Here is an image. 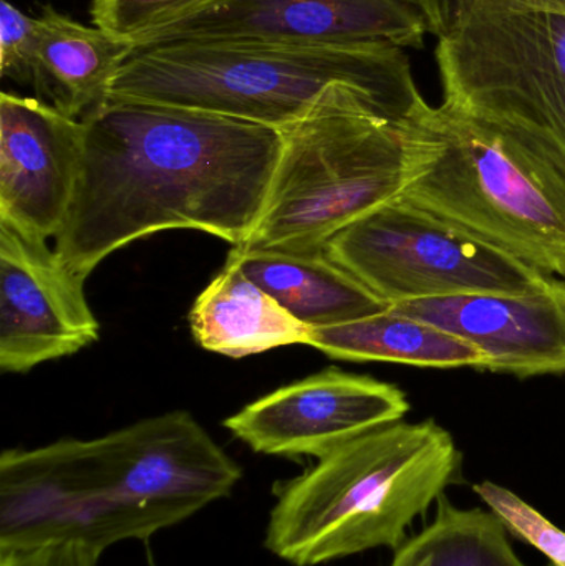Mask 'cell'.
Masks as SVG:
<instances>
[{
	"instance_id": "3957f363",
	"label": "cell",
	"mask_w": 565,
	"mask_h": 566,
	"mask_svg": "<svg viewBox=\"0 0 565 566\" xmlns=\"http://www.w3.org/2000/svg\"><path fill=\"white\" fill-rule=\"evenodd\" d=\"M342 86L360 90L417 122L431 106L405 49L254 42H175L136 50L108 98L155 103L282 129L301 122Z\"/></svg>"
},
{
	"instance_id": "7c38bea8",
	"label": "cell",
	"mask_w": 565,
	"mask_h": 566,
	"mask_svg": "<svg viewBox=\"0 0 565 566\" xmlns=\"http://www.w3.org/2000/svg\"><path fill=\"white\" fill-rule=\"evenodd\" d=\"M83 123L50 103L0 95V224L49 241L65 226L83 161Z\"/></svg>"
},
{
	"instance_id": "ffe728a7",
	"label": "cell",
	"mask_w": 565,
	"mask_h": 566,
	"mask_svg": "<svg viewBox=\"0 0 565 566\" xmlns=\"http://www.w3.org/2000/svg\"><path fill=\"white\" fill-rule=\"evenodd\" d=\"M211 2L216 0H93L90 15L98 29L133 40Z\"/></svg>"
},
{
	"instance_id": "2e32d148",
	"label": "cell",
	"mask_w": 565,
	"mask_h": 566,
	"mask_svg": "<svg viewBox=\"0 0 565 566\" xmlns=\"http://www.w3.org/2000/svg\"><path fill=\"white\" fill-rule=\"evenodd\" d=\"M36 22L45 98L70 118L82 119L106 102L116 73L135 53V43L75 22L49 6Z\"/></svg>"
},
{
	"instance_id": "5bb4252c",
	"label": "cell",
	"mask_w": 565,
	"mask_h": 566,
	"mask_svg": "<svg viewBox=\"0 0 565 566\" xmlns=\"http://www.w3.org/2000/svg\"><path fill=\"white\" fill-rule=\"evenodd\" d=\"M228 259L312 329L344 325L388 308L325 251L232 248Z\"/></svg>"
},
{
	"instance_id": "ba28073f",
	"label": "cell",
	"mask_w": 565,
	"mask_h": 566,
	"mask_svg": "<svg viewBox=\"0 0 565 566\" xmlns=\"http://www.w3.org/2000/svg\"><path fill=\"white\" fill-rule=\"evenodd\" d=\"M325 252L388 306L464 293H536L561 282L404 198L352 222Z\"/></svg>"
},
{
	"instance_id": "603a6c76",
	"label": "cell",
	"mask_w": 565,
	"mask_h": 566,
	"mask_svg": "<svg viewBox=\"0 0 565 566\" xmlns=\"http://www.w3.org/2000/svg\"><path fill=\"white\" fill-rule=\"evenodd\" d=\"M547 566H554V565H553V564H551V565H547Z\"/></svg>"
},
{
	"instance_id": "52a82bcc",
	"label": "cell",
	"mask_w": 565,
	"mask_h": 566,
	"mask_svg": "<svg viewBox=\"0 0 565 566\" xmlns=\"http://www.w3.org/2000/svg\"><path fill=\"white\" fill-rule=\"evenodd\" d=\"M438 39L443 105L523 136L565 165V13H425Z\"/></svg>"
},
{
	"instance_id": "8fae6325",
	"label": "cell",
	"mask_w": 565,
	"mask_h": 566,
	"mask_svg": "<svg viewBox=\"0 0 565 566\" xmlns=\"http://www.w3.org/2000/svg\"><path fill=\"white\" fill-rule=\"evenodd\" d=\"M85 279L46 241L0 224V369L23 375L98 339Z\"/></svg>"
},
{
	"instance_id": "9a60e30c",
	"label": "cell",
	"mask_w": 565,
	"mask_h": 566,
	"mask_svg": "<svg viewBox=\"0 0 565 566\" xmlns=\"http://www.w3.org/2000/svg\"><path fill=\"white\" fill-rule=\"evenodd\" d=\"M189 326L202 349L236 359L282 346H308L312 336L311 326L294 318L229 259L195 300Z\"/></svg>"
},
{
	"instance_id": "4fadbf2b",
	"label": "cell",
	"mask_w": 565,
	"mask_h": 566,
	"mask_svg": "<svg viewBox=\"0 0 565 566\" xmlns=\"http://www.w3.org/2000/svg\"><path fill=\"white\" fill-rule=\"evenodd\" d=\"M460 336L484 371L517 378L565 373V282L536 293H464L391 305Z\"/></svg>"
},
{
	"instance_id": "277c9868",
	"label": "cell",
	"mask_w": 565,
	"mask_h": 566,
	"mask_svg": "<svg viewBox=\"0 0 565 566\" xmlns=\"http://www.w3.org/2000/svg\"><path fill=\"white\" fill-rule=\"evenodd\" d=\"M428 113L410 122L360 90L332 92L281 129L264 209L241 248L325 251L352 222L401 198L433 155Z\"/></svg>"
},
{
	"instance_id": "30bf717a",
	"label": "cell",
	"mask_w": 565,
	"mask_h": 566,
	"mask_svg": "<svg viewBox=\"0 0 565 566\" xmlns=\"http://www.w3.org/2000/svg\"><path fill=\"white\" fill-rule=\"evenodd\" d=\"M408 411L398 386L327 368L255 399L224 428L258 454L322 459Z\"/></svg>"
},
{
	"instance_id": "ac0fdd59",
	"label": "cell",
	"mask_w": 565,
	"mask_h": 566,
	"mask_svg": "<svg viewBox=\"0 0 565 566\" xmlns=\"http://www.w3.org/2000/svg\"><path fill=\"white\" fill-rule=\"evenodd\" d=\"M391 566H527L508 541V528L493 512L458 509L444 495L421 534L395 551Z\"/></svg>"
},
{
	"instance_id": "7a4b0ae2",
	"label": "cell",
	"mask_w": 565,
	"mask_h": 566,
	"mask_svg": "<svg viewBox=\"0 0 565 566\" xmlns=\"http://www.w3.org/2000/svg\"><path fill=\"white\" fill-rule=\"evenodd\" d=\"M242 471L186 411L0 455V551L148 541L231 494Z\"/></svg>"
},
{
	"instance_id": "9c48e42d",
	"label": "cell",
	"mask_w": 565,
	"mask_h": 566,
	"mask_svg": "<svg viewBox=\"0 0 565 566\" xmlns=\"http://www.w3.org/2000/svg\"><path fill=\"white\" fill-rule=\"evenodd\" d=\"M430 33L418 0H216L133 39L136 50L175 42L387 45L421 49Z\"/></svg>"
},
{
	"instance_id": "44dd1931",
	"label": "cell",
	"mask_w": 565,
	"mask_h": 566,
	"mask_svg": "<svg viewBox=\"0 0 565 566\" xmlns=\"http://www.w3.org/2000/svg\"><path fill=\"white\" fill-rule=\"evenodd\" d=\"M102 555L76 544L0 551V566H96Z\"/></svg>"
},
{
	"instance_id": "d6986e66",
	"label": "cell",
	"mask_w": 565,
	"mask_h": 566,
	"mask_svg": "<svg viewBox=\"0 0 565 566\" xmlns=\"http://www.w3.org/2000/svg\"><path fill=\"white\" fill-rule=\"evenodd\" d=\"M0 73L19 85L33 86L45 98L46 82L39 55V22L9 0L0 2Z\"/></svg>"
},
{
	"instance_id": "6da1fadb",
	"label": "cell",
	"mask_w": 565,
	"mask_h": 566,
	"mask_svg": "<svg viewBox=\"0 0 565 566\" xmlns=\"http://www.w3.org/2000/svg\"><path fill=\"white\" fill-rule=\"evenodd\" d=\"M83 161L55 251L88 279L106 258L175 229L241 248L264 209L281 129L155 103L106 98L83 116Z\"/></svg>"
},
{
	"instance_id": "8992f818",
	"label": "cell",
	"mask_w": 565,
	"mask_h": 566,
	"mask_svg": "<svg viewBox=\"0 0 565 566\" xmlns=\"http://www.w3.org/2000/svg\"><path fill=\"white\" fill-rule=\"evenodd\" d=\"M433 155L401 198L565 282V165L447 105L427 116Z\"/></svg>"
},
{
	"instance_id": "5b68a950",
	"label": "cell",
	"mask_w": 565,
	"mask_h": 566,
	"mask_svg": "<svg viewBox=\"0 0 565 566\" xmlns=\"http://www.w3.org/2000/svg\"><path fill=\"white\" fill-rule=\"evenodd\" d=\"M460 464L450 432L431 419L367 432L278 485L265 548L294 566L398 551L411 522L457 482Z\"/></svg>"
},
{
	"instance_id": "e0dca14e",
	"label": "cell",
	"mask_w": 565,
	"mask_h": 566,
	"mask_svg": "<svg viewBox=\"0 0 565 566\" xmlns=\"http://www.w3.org/2000/svg\"><path fill=\"white\" fill-rule=\"evenodd\" d=\"M308 346L328 358L423 368L483 369L486 356L460 336L388 306L344 325L312 329Z\"/></svg>"
},
{
	"instance_id": "7402d4cb",
	"label": "cell",
	"mask_w": 565,
	"mask_h": 566,
	"mask_svg": "<svg viewBox=\"0 0 565 566\" xmlns=\"http://www.w3.org/2000/svg\"><path fill=\"white\" fill-rule=\"evenodd\" d=\"M425 13L444 10L484 9H540L547 12L565 13V0H418Z\"/></svg>"
}]
</instances>
